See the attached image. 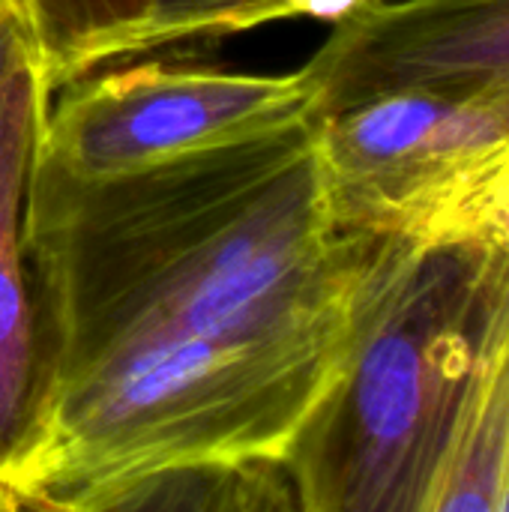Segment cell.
Returning <instances> with one entry per match:
<instances>
[{
    "mask_svg": "<svg viewBox=\"0 0 509 512\" xmlns=\"http://www.w3.org/2000/svg\"><path fill=\"white\" fill-rule=\"evenodd\" d=\"M309 123L333 222L420 246L468 168L509 141L504 108L423 87L309 114Z\"/></svg>",
    "mask_w": 509,
    "mask_h": 512,
    "instance_id": "obj_4",
    "label": "cell"
},
{
    "mask_svg": "<svg viewBox=\"0 0 509 512\" xmlns=\"http://www.w3.org/2000/svg\"><path fill=\"white\" fill-rule=\"evenodd\" d=\"M509 255L378 237L345 366L285 453L306 512H426Z\"/></svg>",
    "mask_w": 509,
    "mask_h": 512,
    "instance_id": "obj_2",
    "label": "cell"
},
{
    "mask_svg": "<svg viewBox=\"0 0 509 512\" xmlns=\"http://www.w3.org/2000/svg\"><path fill=\"white\" fill-rule=\"evenodd\" d=\"M423 246H480L509 255V141L468 168Z\"/></svg>",
    "mask_w": 509,
    "mask_h": 512,
    "instance_id": "obj_9",
    "label": "cell"
},
{
    "mask_svg": "<svg viewBox=\"0 0 509 512\" xmlns=\"http://www.w3.org/2000/svg\"><path fill=\"white\" fill-rule=\"evenodd\" d=\"M432 3H447V6H471V3H501V0H432Z\"/></svg>",
    "mask_w": 509,
    "mask_h": 512,
    "instance_id": "obj_12",
    "label": "cell"
},
{
    "mask_svg": "<svg viewBox=\"0 0 509 512\" xmlns=\"http://www.w3.org/2000/svg\"><path fill=\"white\" fill-rule=\"evenodd\" d=\"M309 111L303 69L255 75L162 60L96 66L63 84L54 105L48 99L33 147L72 177L102 180L267 135Z\"/></svg>",
    "mask_w": 509,
    "mask_h": 512,
    "instance_id": "obj_3",
    "label": "cell"
},
{
    "mask_svg": "<svg viewBox=\"0 0 509 512\" xmlns=\"http://www.w3.org/2000/svg\"><path fill=\"white\" fill-rule=\"evenodd\" d=\"M462 93H477L483 99H492L498 108H504L509 114V75H501V78H492L486 84H477L471 90H462Z\"/></svg>",
    "mask_w": 509,
    "mask_h": 512,
    "instance_id": "obj_11",
    "label": "cell"
},
{
    "mask_svg": "<svg viewBox=\"0 0 509 512\" xmlns=\"http://www.w3.org/2000/svg\"><path fill=\"white\" fill-rule=\"evenodd\" d=\"M48 99L42 60L18 69L0 93V510H15L36 423V306L24 246V195Z\"/></svg>",
    "mask_w": 509,
    "mask_h": 512,
    "instance_id": "obj_5",
    "label": "cell"
},
{
    "mask_svg": "<svg viewBox=\"0 0 509 512\" xmlns=\"http://www.w3.org/2000/svg\"><path fill=\"white\" fill-rule=\"evenodd\" d=\"M99 510H300L282 459L195 462L114 489Z\"/></svg>",
    "mask_w": 509,
    "mask_h": 512,
    "instance_id": "obj_7",
    "label": "cell"
},
{
    "mask_svg": "<svg viewBox=\"0 0 509 512\" xmlns=\"http://www.w3.org/2000/svg\"><path fill=\"white\" fill-rule=\"evenodd\" d=\"M509 489V291L477 348L426 512H501Z\"/></svg>",
    "mask_w": 509,
    "mask_h": 512,
    "instance_id": "obj_6",
    "label": "cell"
},
{
    "mask_svg": "<svg viewBox=\"0 0 509 512\" xmlns=\"http://www.w3.org/2000/svg\"><path fill=\"white\" fill-rule=\"evenodd\" d=\"M306 3L309 0H147L135 54L174 42L234 36L282 18H306ZM354 3L372 9L381 0Z\"/></svg>",
    "mask_w": 509,
    "mask_h": 512,
    "instance_id": "obj_8",
    "label": "cell"
},
{
    "mask_svg": "<svg viewBox=\"0 0 509 512\" xmlns=\"http://www.w3.org/2000/svg\"><path fill=\"white\" fill-rule=\"evenodd\" d=\"M39 60L45 63V48L30 3L0 0V93L18 69Z\"/></svg>",
    "mask_w": 509,
    "mask_h": 512,
    "instance_id": "obj_10",
    "label": "cell"
},
{
    "mask_svg": "<svg viewBox=\"0 0 509 512\" xmlns=\"http://www.w3.org/2000/svg\"><path fill=\"white\" fill-rule=\"evenodd\" d=\"M36 423L15 510L285 459L351 351L378 234L342 231L306 120L102 180L33 147Z\"/></svg>",
    "mask_w": 509,
    "mask_h": 512,
    "instance_id": "obj_1",
    "label": "cell"
}]
</instances>
